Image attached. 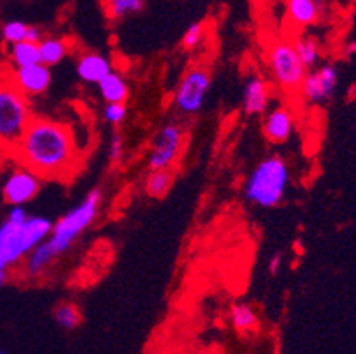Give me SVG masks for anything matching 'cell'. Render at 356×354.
I'll return each instance as SVG.
<instances>
[{"label": "cell", "instance_id": "obj_1", "mask_svg": "<svg viewBox=\"0 0 356 354\" xmlns=\"http://www.w3.org/2000/svg\"><path fill=\"white\" fill-rule=\"evenodd\" d=\"M13 152L20 165L41 179L66 181L82 165V151L71 124L48 117H32Z\"/></svg>", "mask_w": 356, "mask_h": 354}, {"label": "cell", "instance_id": "obj_2", "mask_svg": "<svg viewBox=\"0 0 356 354\" xmlns=\"http://www.w3.org/2000/svg\"><path fill=\"white\" fill-rule=\"evenodd\" d=\"M50 230L51 222L47 216H29L24 206H11L0 225V262L9 269L18 266L48 238Z\"/></svg>", "mask_w": 356, "mask_h": 354}, {"label": "cell", "instance_id": "obj_3", "mask_svg": "<svg viewBox=\"0 0 356 354\" xmlns=\"http://www.w3.org/2000/svg\"><path fill=\"white\" fill-rule=\"evenodd\" d=\"M291 183V170L282 156L271 154L262 158L245 181V199L259 207L270 209L278 206L286 197Z\"/></svg>", "mask_w": 356, "mask_h": 354}, {"label": "cell", "instance_id": "obj_4", "mask_svg": "<svg viewBox=\"0 0 356 354\" xmlns=\"http://www.w3.org/2000/svg\"><path fill=\"white\" fill-rule=\"evenodd\" d=\"M102 202V190L89 191L82 202L76 204L73 209L63 214L57 222L51 223L50 234L43 243L55 259L64 255L73 246V243L95 223V220L98 218Z\"/></svg>", "mask_w": 356, "mask_h": 354}, {"label": "cell", "instance_id": "obj_5", "mask_svg": "<svg viewBox=\"0 0 356 354\" xmlns=\"http://www.w3.org/2000/svg\"><path fill=\"white\" fill-rule=\"evenodd\" d=\"M32 117L31 99L15 86L11 73L0 74V147L13 152Z\"/></svg>", "mask_w": 356, "mask_h": 354}, {"label": "cell", "instance_id": "obj_6", "mask_svg": "<svg viewBox=\"0 0 356 354\" xmlns=\"http://www.w3.org/2000/svg\"><path fill=\"white\" fill-rule=\"evenodd\" d=\"M266 63L271 78L277 87L287 96H294L300 90L307 67L298 58L291 39L277 38L266 48Z\"/></svg>", "mask_w": 356, "mask_h": 354}, {"label": "cell", "instance_id": "obj_7", "mask_svg": "<svg viewBox=\"0 0 356 354\" xmlns=\"http://www.w3.org/2000/svg\"><path fill=\"white\" fill-rule=\"evenodd\" d=\"M211 89V73L206 66L188 67L174 92V106L183 115H195L202 110Z\"/></svg>", "mask_w": 356, "mask_h": 354}, {"label": "cell", "instance_id": "obj_8", "mask_svg": "<svg viewBox=\"0 0 356 354\" xmlns=\"http://www.w3.org/2000/svg\"><path fill=\"white\" fill-rule=\"evenodd\" d=\"M184 145V129L177 121L165 122L151 142L149 170H172Z\"/></svg>", "mask_w": 356, "mask_h": 354}, {"label": "cell", "instance_id": "obj_9", "mask_svg": "<svg viewBox=\"0 0 356 354\" xmlns=\"http://www.w3.org/2000/svg\"><path fill=\"white\" fill-rule=\"evenodd\" d=\"M339 87V71L333 64H323L319 67L307 70L305 78L298 94L310 105H323L330 102Z\"/></svg>", "mask_w": 356, "mask_h": 354}, {"label": "cell", "instance_id": "obj_10", "mask_svg": "<svg viewBox=\"0 0 356 354\" xmlns=\"http://www.w3.org/2000/svg\"><path fill=\"white\" fill-rule=\"evenodd\" d=\"M41 190V177L31 168L16 167L11 170L6 177L4 184H2V197L9 206H25L34 197L40 193Z\"/></svg>", "mask_w": 356, "mask_h": 354}, {"label": "cell", "instance_id": "obj_11", "mask_svg": "<svg viewBox=\"0 0 356 354\" xmlns=\"http://www.w3.org/2000/svg\"><path fill=\"white\" fill-rule=\"evenodd\" d=\"M15 86L31 99V97L43 96L51 86V67L47 64L35 63L31 66L15 67L11 71Z\"/></svg>", "mask_w": 356, "mask_h": 354}, {"label": "cell", "instance_id": "obj_12", "mask_svg": "<svg viewBox=\"0 0 356 354\" xmlns=\"http://www.w3.org/2000/svg\"><path fill=\"white\" fill-rule=\"evenodd\" d=\"M294 128H296V115L286 105L271 108L262 121V133L266 136V140L275 145L286 144L293 136Z\"/></svg>", "mask_w": 356, "mask_h": 354}, {"label": "cell", "instance_id": "obj_13", "mask_svg": "<svg viewBox=\"0 0 356 354\" xmlns=\"http://www.w3.org/2000/svg\"><path fill=\"white\" fill-rule=\"evenodd\" d=\"M271 103V89L261 77L248 78L243 87V110L248 115H262Z\"/></svg>", "mask_w": 356, "mask_h": 354}, {"label": "cell", "instance_id": "obj_14", "mask_svg": "<svg viewBox=\"0 0 356 354\" xmlns=\"http://www.w3.org/2000/svg\"><path fill=\"white\" fill-rule=\"evenodd\" d=\"M110 71H114L110 58L96 51H83L76 61V74L82 82L90 86H98Z\"/></svg>", "mask_w": 356, "mask_h": 354}, {"label": "cell", "instance_id": "obj_15", "mask_svg": "<svg viewBox=\"0 0 356 354\" xmlns=\"http://www.w3.org/2000/svg\"><path fill=\"white\" fill-rule=\"evenodd\" d=\"M319 0H286V15L293 27L305 31L321 19Z\"/></svg>", "mask_w": 356, "mask_h": 354}, {"label": "cell", "instance_id": "obj_16", "mask_svg": "<svg viewBox=\"0 0 356 354\" xmlns=\"http://www.w3.org/2000/svg\"><path fill=\"white\" fill-rule=\"evenodd\" d=\"M99 96L105 103H126L129 96V87L121 73L110 71L102 82L98 83Z\"/></svg>", "mask_w": 356, "mask_h": 354}, {"label": "cell", "instance_id": "obj_17", "mask_svg": "<svg viewBox=\"0 0 356 354\" xmlns=\"http://www.w3.org/2000/svg\"><path fill=\"white\" fill-rule=\"evenodd\" d=\"M38 48H40V63L47 64L48 67L63 63L71 50L66 39L60 38H43L38 43Z\"/></svg>", "mask_w": 356, "mask_h": 354}, {"label": "cell", "instance_id": "obj_18", "mask_svg": "<svg viewBox=\"0 0 356 354\" xmlns=\"http://www.w3.org/2000/svg\"><path fill=\"white\" fill-rule=\"evenodd\" d=\"M293 47L296 50L298 58L302 61V64L307 70L316 67L319 61H321V48H319V43L314 38L300 35V38L293 39Z\"/></svg>", "mask_w": 356, "mask_h": 354}, {"label": "cell", "instance_id": "obj_19", "mask_svg": "<svg viewBox=\"0 0 356 354\" xmlns=\"http://www.w3.org/2000/svg\"><path fill=\"white\" fill-rule=\"evenodd\" d=\"M174 183L172 170H151L145 177L144 191L153 199H163Z\"/></svg>", "mask_w": 356, "mask_h": 354}, {"label": "cell", "instance_id": "obj_20", "mask_svg": "<svg viewBox=\"0 0 356 354\" xmlns=\"http://www.w3.org/2000/svg\"><path fill=\"white\" fill-rule=\"evenodd\" d=\"M231 321L232 326L239 331V333H250L259 328V317L257 312L247 303H236L231 310Z\"/></svg>", "mask_w": 356, "mask_h": 354}, {"label": "cell", "instance_id": "obj_21", "mask_svg": "<svg viewBox=\"0 0 356 354\" xmlns=\"http://www.w3.org/2000/svg\"><path fill=\"white\" fill-rule=\"evenodd\" d=\"M11 61L15 67L31 66V64L40 63V48L38 43L32 41H20V43L11 45Z\"/></svg>", "mask_w": 356, "mask_h": 354}, {"label": "cell", "instance_id": "obj_22", "mask_svg": "<svg viewBox=\"0 0 356 354\" xmlns=\"http://www.w3.org/2000/svg\"><path fill=\"white\" fill-rule=\"evenodd\" d=\"M103 6L110 19H122L129 15L140 13L145 6V0H106Z\"/></svg>", "mask_w": 356, "mask_h": 354}, {"label": "cell", "instance_id": "obj_23", "mask_svg": "<svg viewBox=\"0 0 356 354\" xmlns=\"http://www.w3.org/2000/svg\"><path fill=\"white\" fill-rule=\"evenodd\" d=\"M54 317H55V323L59 324L60 328H64V330H74V328L80 324V321H82L80 308L74 303H70V301L60 303L59 307L55 308Z\"/></svg>", "mask_w": 356, "mask_h": 354}, {"label": "cell", "instance_id": "obj_24", "mask_svg": "<svg viewBox=\"0 0 356 354\" xmlns=\"http://www.w3.org/2000/svg\"><path fill=\"white\" fill-rule=\"evenodd\" d=\"M27 29H29V25L25 24V22H20V19H11V22H8V24L2 25L0 35H2V39H4L6 43L11 47V45L25 41Z\"/></svg>", "mask_w": 356, "mask_h": 354}, {"label": "cell", "instance_id": "obj_25", "mask_svg": "<svg viewBox=\"0 0 356 354\" xmlns=\"http://www.w3.org/2000/svg\"><path fill=\"white\" fill-rule=\"evenodd\" d=\"M204 39H206V25L202 22H195L186 29L183 39H181V45H183L184 50H195L197 47H200Z\"/></svg>", "mask_w": 356, "mask_h": 354}, {"label": "cell", "instance_id": "obj_26", "mask_svg": "<svg viewBox=\"0 0 356 354\" xmlns=\"http://www.w3.org/2000/svg\"><path fill=\"white\" fill-rule=\"evenodd\" d=\"M126 115H128V108L124 103H106V106L103 108L105 121L112 126L122 124L126 121Z\"/></svg>", "mask_w": 356, "mask_h": 354}, {"label": "cell", "instance_id": "obj_27", "mask_svg": "<svg viewBox=\"0 0 356 354\" xmlns=\"http://www.w3.org/2000/svg\"><path fill=\"white\" fill-rule=\"evenodd\" d=\"M124 152H126V145H124V138L122 135L115 133L112 138H110V145H108V158L110 161L114 165L121 163L122 158H124Z\"/></svg>", "mask_w": 356, "mask_h": 354}, {"label": "cell", "instance_id": "obj_28", "mask_svg": "<svg viewBox=\"0 0 356 354\" xmlns=\"http://www.w3.org/2000/svg\"><path fill=\"white\" fill-rule=\"evenodd\" d=\"M282 264H284L282 253H275V255H271L270 262H268V269H270V273L273 275V277L280 273V269H282Z\"/></svg>", "mask_w": 356, "mask_h": 354}, {"label": "cell", "instance_id": "obj_29", "mask_svg": "<svg viewBox=\"0 0 356 354\" xmlns=\"http://www.w3.org/2000/svg\"><path fill=\"white\" fill-rule=\"evenodd\" d=\"M43 32H41L40 27H35V25H29L27 29V35H25V41H32V43H40L41 39H43Z\"/></svg>", "mask_w": 356, "mask_h": 354}, {"label": "cell", "instance_id": "obj_30", "mask_svg": "<svg viewBox=\"0 0 356 354\" xmlns=\"http://www.w3.org/2000/svg\"><path fill=\"white\" fill-rule=\"evenodd\" d=\"M8 277H9V269L6 268V266L2 264V262H0V287H2V285L6 284Z\"/></svg>", "mask_w": 356, "mask_h": 354}, {"label": "cell", "instance_id": "obj_31", "mask_svg": "<svg viewBox=\"0 0 356 354\" xmlns=\"http://www.w3.org/2000/svg\"><path fill=\"white\" fill-rule=\"evenodd\" d=\"M355 48H356V45H355V41H351V43H349V47H348V50H346V51H348V55H349V57H353V55H355Z\"/></svg>", "mask_w": 356, "mask_h": 354}, {"label": "cell", "instance_id": "obj_32", "mask_svg": "<svg viewBox=\"0 0 356 354\" xmlns=\"http://www.w3.org/2000/svg\"><path fill=\"white\" fill-rule=\"evenodd\" d=\"M252 2H254V4H264L266 0H252Z\"/></svg>", "mask_w": 356, "mask_h": 354}, {"label": "cell", "instance_id": "obj_33", "mask_svg": "<svg viewBox=\"0 0 356 354\" xmlns=\"http://www.w3.org/2000/svg\"><path fill=\"white\" fill-rule=\"evenodd\" d=\"M0 354H6V353H4V351H0Z\"/></svg>", "mask_w": 356, "mask_h": 354}, {"label": "cell", "instance_id": "obj_34", "mask_svg": "<svg viewBox=\"0 0 356 354\" xmlns=\"http://www.w3.org/2000/svg\"><path fill=\"white\" fill-rule=\"evenodd\" d=\"M102 2H103V4H105V2H106V0H102Z\"/></svg>", "mask_w": 356, "mask_h": 354}]
</instances>
